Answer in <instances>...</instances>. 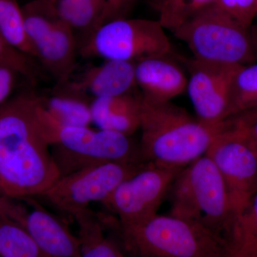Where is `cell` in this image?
Returning <instances> with one entry per match:
<instances>
[{
    "instance_id": "obj_27",
    "label": "cell",
    "mask_w": 257,
    "mask_h": 257,
    "mask_svg": "<svg viewBox=\"0 0 257 257\" xmlns=\"http://www.w3.org/2000/svg\"><path fill=\"white\" fill-rule=\"evenodd\" d=\"M231 124L242 134L257 155V108L230 118Z\"/></svg>"
},
{
    "instance_id": "obj_23",
    "label": "cell",
    "mask_w": 257,
    "mask_h": 257,
    "mask_svg": "<svg viewBox=\"0 0 257 257\" xmlns=\"http://www.w3.org/2000/svg\"><path fill=\"white\" fill-rule=\"evenodd\" d=\"M216 0H165L159 8V22L165 29L175 32L184 23Z\"/></svg>"
},
{
    "instance_id": "obj_38",
    "label": "cell",
    "mask_w": 257,
    "mask_h": 257,
    "mask_svg": "<svg viewBox=\"0 0 257 257\" xmlns=\"http://www.w3.org/2000/svg\"><path fill=\"white\" fill-rule=\"evenodd\" d=\"M2 196H3V195H2Z\"/></svg>"
},
{
    "instance_id": "obj_25",
    "label": "cell",
    "mask_w": 257,
    "mask_h": 257,
    "mask_svg": "<svg viewBox=\"0 0 257 257\" xmlns=\"http://www.w3.org/2000/svg\"><path fill=\"white\" fill-rule=\"evenodd\" d=\"M215 4L245 28L256 18V0H216Z\"/></svg>"
},
{
    "instance_id": "obj_36",
    "label": "cell",
    "mask_w": 257,
    "mask_h": 257,
    "mask_svg": "<svg viewBox=\"0 0 257 257\" xmlns=\"http://www.w3.org/2000/svg\"><path fill=\"white\" fill-rule=\"evenodd\" d=\"M255 257H257V255H256V256H255Z\"/></svg>"
},
{
    "instance_id": "obj_37",
    "label": "cell",
    "mask_w": 257,
    "mask_h": 257,
    "mask_svg": "<svg viewBox=\"0 0 257 257\" xmlns=\"http://www.w3.org/2000/svg\"><path fill=\"white\" fill-rule=\"evenodd\" d=\"M255 108H256V107H255ZM256 108H257V106H256Z\"/></svg>"
},
{
    "instance_id": "obj_22",
    "label": "cell",
    "mask_w": 257,
    "mask_h": 257,
    "mask_svg": "<svg viewBox=\"0 0 257 257\" xmlns=\"http://www.w3.org/2000/svg\"><path fill=\"white\" fill-rule=\"evenodd\" d=\"M231 117L256 107L257 63L238 68L231 85Z\"/></svg>"
},
{
    "instance_id": "obj_33",
    "label": "cell",
    "mask_w": 257,
    "mask_h": 257,
    "mask_svg": "<svg viewBox=\"0 0 257 257\" xmlns=\"http://www.w3.org/2000/svg\"><path fill=\"white\" fill-rule=\"evenodd\" d=\"M50 1L52 2V3H54V2L55 1V0H50Z\"/></svg>"
},
{
    "instance_id": "obj_4",
    "label": "cell",
    "mask_w": 257,
    "mask_h": 257,
    "mask_svg": "<svg viewBox=\"0 0 257 257\" xmlns=\"http://www.w3.org/2000/svg\"><path fill=\"white\" fill-rule=\"evenodd\" d=\"M168 194L171 215L197 221L236 243L239 215L222 176L207 155L179 172Z\"/></svg>"
},
{
    "instance_id": "obj_14",
    "label": "cell",
    "mask_w": 257,
    "mask_h": 257,
    "mask_svg": "<svg viewBox=\"0 0 257 257\" xmlns=\"http://www.w3.org/2000/svg\"><path fill=\"white\" fill-rule=\"evenodd\" d=\"M135 64L119 60H105L104 63L87 67L73 80L67 81L66 90L79 95L89 94L96 98L121 95L136 87Z\"/></svg>"
},
{
    "instance_id": "obj_18",
    "label": "cell",
    "mask_w": 257,
    "mask_h": 257,
    "mask_svg": "<svg viewBox=\"0 0 257 257\" xmlns=\"http://www.w3.org/2000/svg\"><path fill=\"white\" fill-rule=\"evenodd\" d=\"M61 18L73 30L79 50L102 25L104 0H55Z\"/></svg>"
},
{
    "instance_id": "obj_20",
    "label": "cell",
    "mask_w": 257,
    "mask_h": 257,
    "mask_svg": "<svg viewBox=\"0 0 257 257\" xmlns=\"http://www.w3.org/2000/svg\"><path fill=\"white\" fill-rule=\"evenodd\" d=\"M0 257H45L25 227L5 209L0 196Z\"/></svg>"
},
{
    "instance_id": "obj_12",
    "label": "cell",
    "mask_w": 257,
    "mask_h": 257,
    "mask_svg": "<svg viewBox=\"0 0 257 257\" xmlns=\"http://www.w3.org/2000/svg\"><path fill=\"white\" fill-rule=\"evenodd\" d=\"M187 90L198 119L221 124L231 117V85L240 66L193 60Z\"/></svg>"
},
{
    "instance_id": "obj_17",
    "label": "cell",
    "mask_w": 257,
    "mask_h": 257,
    "mask_svg": "<svg viewBox=\"0 0 257 257\" xmlns=\"http://www.w3.org/2000/svg\"><path fill=\"white\" fill-rule=\"evenodd\" d=\"M92 124L98 128L133 136L141 125L143 98L131 92L96 98L90 103Z\"/></svg>"
},
{
    "instance_id": "obj_16",
    "label": "cell",
    "mask_w": 257,
    "mask_h": 257,
    "mask_svg": "<svg viewBox=\"0 0 257 257\" xmlns=\"http://www.w3.org/2000/svg\"><path fill=\"white\" fill-rule=\"evenodd\" d=\"M81 96L67 91L47 99L37 97V119L47 142L59 128L92 124L91 102Z\"/></svg>"
},
{
    "instance_id": "obj_35",
    "label": "cell",
    "mask_w": 257,
    "mask_h": 257,
    "mask_svg": "<svg viewBox=\"0 0 257 257\" xmlns=\"http://www.w3.org/2000/svg\"><path fill=\"white\" fill-rule=\"evenodd\" d=\"M124 257H127V256H125V255L124 254Z\"/></svg>"
},
{
    "instance_id": "obj_5",
    "label": "cell",
    "mask_w": 257,
    "mask_h": 257,
    "mask_svg": "<svg viewBox=\"0 0 257 257\" xmlns=\"http://www.w3.org/2000/svg\"><path fill=\"white\" fill-rule=\"evenodd\" d=\"M194 60L231 66L246 65L254 57V46L245 28L213 3L174 32Z\"/></svg>"
},
{
    "instance_id": "obj_31",
    "label": "cell",
    "mask_w": 257,
    "mask_h": 257,
    "mask_svg": "<svg viewBox=\"0 0 257 257\" xmlns=\"http://www.w3.org/2000/svg\"><path fill=\"white\" fill-rule=\"evenodd\" d=\"M149 1H150V3H151L156 8V9L158 10L159 8H160L161 5L163 3V2L165 1V0H149Z\"/></svg>"
},
{
    "instance_id": "obj_9",
    "label": "cell",
    "mask_w": 257,
    "mask_h": 257,
    "mask_svg": "<svg viewBox=\"0 0 257 257\" xmlns=\"http://www.w3.org/2000/svg\"><path fill=\"white\" fill-rule=\"evenodd\" d=\"M145 163L109 162L85 167L60 177L41 197L74 219L91 204H104L125 179Z\"/></svg>"
},
{
    "instance_id": "obj_32",
    "label": "cell",
    "mask_w": 257,
    "mask_h": 257,
    "mask_svg": "<svg viewBox=\"0 0 257 257\" xmlns=\"http://www.w3.org/2000/svg\"><path fill=\"white\" fill-rule=\"evenodd\" d=\"M256 18H257V0H256Z\"/></svg>"
},
{
    "instance_id": "obj_15",
    "label": "cell",
    "mask_w": 257,
    "mask_h": 257,
    "mask_svg": "<svg viewBox=\"0 0 257 257\" xmlns=\"http://www.w3.org/2000/svg\"><path fill=\"white\" fill-rule=\"evenodd\" d=\"M167 56L147 59L135 64L136 85L141 89L145 102H169L187 90L188 79L186 74Z\"/></svg>"
},
{
    "instance_id": "obj_13",
    "label": "cell",
    "mask_w": 257,
    "mask_h": 257,
    "mask_svg": "<svg viewBox=\"0 0 257 257\" xmlns=\"http://www.w3.org/2000/svg\"><path fill=\"white\" fill-rule=\"evenodd\" d=\"M26 200L28 208L11 198L3 197L5 209L28 231L45 256L79 257L78 236L33 198Z\"/></svg>"
},
{
    "instance_id": "obj_19",
    "label": "cell",
    "mask_w": 257,
    "mask_h": 257,
    "mask_svg": "<svg viewBox=\"0 0 257 257\" xmlns=\"http://www.w3.org/2000/svg\"><path fill=\"white\" fill-rule=\"evenodd\" d=\"M74 219L78 226L79 257H124L116 241L106 235V226L101 216L88 209Z\"/></svg>"
},
{
    "instance_id": "obj_26",
    "label": "cell",
    "mask_w": 257,
    "mask_h": 257,
    "mask_svg": "<svg viewBox=\"0 0 257 257\" xmlns=\"http://www.w3.org/2000/svg\"><path fill=\"white\" fill-rule=\"evenodd\" d=\"M245 238L257 244V192L238 219L237 239Z\"/></svg>"
},
{
    "instance_id": "obj_8",
    "label": "cell",
    "mask_w": 257,
    "mask_h": 257,
    "mask_svg": "<svg viewBox=\"0 0 257 257\" xmlns=\"http://www.w3.org/2000/svg\"><path fill=\"white\" fill-rule=\"evenodd\" d=\"M27 37L42 67L62 84L77 64L79 45L73 30L50 0H34L22 7Z\"/></svg>"
},
{
    "instance_id": "obj_7",
    "label": "cell",
    "mask_w": 257,
    "mask_h": 257,
    "mask_svg": "<svg viewBox=\"0 0 257 257\" xmlns=\"http://www.w3.org/2000/svg\"><path fill=\"white\" fill-rule=\"evenodd\" d=\"M159 20L121 18L103 24L81 46L84 57L137 64L170 53L171 43Z\"/></svg>"
},
{
    "instance_id": "obj_28",
    "label": "cell",
    "mask_w": 257,
    "mask_h": 257,
    "mask_svg": "<svg viewBox=\"0 0 257 257\" xmlns=\"http://www.w3.org/2000/svg\"><path fill=\"white\" fill-rule=\"evenodd\" d=\"M20 74L8 64L0 62V107L10 100Z\"/></svg>"
},
{
    "instance_id": "obj_29",
    "label": "cell",
    "mask_w": 257,
    "mask_h": 257,
    "mask_svg": "<svg viewBox=\"0 0 257 257\" xmlns=\"http://www.w3.org/2000/svg\"><path fill=\"white\" fill-rule=\"evenodd\" d=\"M136 2L137 0H104L105 10L102 25L117 19L126 18Z\"/></svg>"
},
{
    "instance_id": "obj_21",
    "label": "cell",
    "mask_w": 257,
    "mask_h": 257,
    "mask_svg": "<svg viewBox=\"0 0 257 257\" xmlns=\"http://www.w3.org/2000/svg\"><path fill=\"white\" fill-rule=\"evenodd\" d=\"M0 33L15 48L36 59L25 33L22 7L17 0H0Z\"/></svg>"
},
{
    "instance_id": "obj_30",
    "label": "cell",
    "mask_w": 257,
    "mask_h": 257,
    "mask_svg": "<svg viewBox=\"0 0 257 257\" xmlns=\"http://www.w3.org/2000/svg\"><path fill=\"white\" fill-rule=\"evenodd\" d=\"M257 255V244L243 238H239L233 252L228 257H255Z\"/></svg>"
},
{
    "instance_id": "obj_3",
    "label": "cell",
    "mask_w": 257,
    "mask_h": 257,
    "mask_svg": "<svg viewBox=\"0 0 257 257\" xmlns=\"http://www.w3.org/2000/svg\"><path fill=\"white\" fill-rule=\"evenodd\" d=\"M228 121L209 124L194 119L171 101L151 104L143 100L140 150L146 162L183 169L207 154Z\"/></svg>"
},
{
    "instance_id": "obj_6",
    "label": "cell",
    "mask_w": 257,
    "mask_h": 257,
    "mask_svg": "<svg viewBox=\"0 0 257 257\" xmlns=\"http://www.w3.org/2000/svg\"><path fill=\"white\" fill-rule=\"evenodd\" d=\"M49 143L60 177L109 162H146L132 136L90 126L59 128Z\"/></svg>"
},
{
    "instance_id": "obj_10",
    "label": "cell",
    "mask_w": 257,
    "mask_h": 257,
    "mask_svg": "<svg viewBox=\"0 0 257 257\" xmlns=\"http://www.w3.org/2000/svg\"><path fill=\"white\" fill-rule=\"evenodd\" d=\"M183 169L146 162L116 187L103 206L114 214L121 225L136 224L150 219L157 214L172 183Z\"/></svg>"
},
{
    "instance_id": "obj_34",
    "label": "cell",
    "mask_w": 257,
    "mask_h": 257,
    "mask_svg": "<svg viewBox=\"0 0 257 257\" xmlns=\"http://www.w3.org/2000/svg\"><path fill=\"white\" fill-rule=\"evenodd\" d=\"M2 195H3V194H2L1 192H0V196H2Z\"/></svg>"
},
{
    "instance_id": "obj_2",
    "label": "cell",
    "mask_w": 257,
    "mask_h": 257,
    "mask_svg": "<svg viewBox=\"0 0 257 257\" xmlns=\"http://www.w3.org/2000/svg\"><path fill=\"white\" fill-rule=\"evenodd\" d=\"M108 229L127 257H228L236 246L197 221L171 214L133 225L109 218Z\"/></svg>"
},
{
    "instance_id": "obj_1",
    "label": "cell",
    "mask_w": 257,
    "mask_h": 257,
    "mask_svg": "<svg viewBox=\"0 0 257 257\" xmlns=\"http://www.w3.org/2000/svg\"><path fill=\"white\" fill-rule=\"evenodd\" d=\"M36 102V96L23 94L0 107V192L17 200L41 197L60 177Z\"/></svg>"
},
{
    "instance_id": "obj_24",
    "label": "cell",
    "mask_w": 257,
    "mask_h": 257,
    "mask_svg": "<svg viewBox=\"0 0 257 257\" xmlns=\"http://www.w3.org/2000/svg\"><path fill=\"white\" fill-rule=\"evenodd\" d=\"M0 62L8 64L30 82L35 83L39 78V70L34 59L15 48L1 33Z\"/></svg>"
},
{
    "instance_id": "obj_11",
    "label": "cell",
    "mask_w": 257,
    "mask_h": 257,
    "mask_svg": "<svg viewBox=\"0 0 257 257\" xmlns=\"http://www.w3.org/2000/svg\"><path fill=\"white\" fill-rule=\"evenodd\" d=\"M210 158L229 189L240 215L257 192V155L247 140L229 119L208 149Z\"/></svg>"
}]
</instances>
